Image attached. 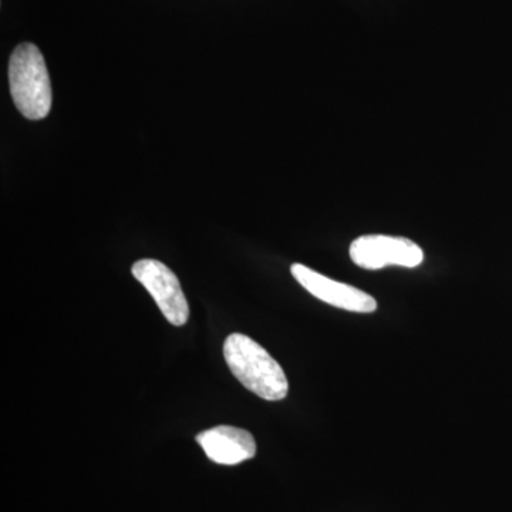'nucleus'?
Returning a JSON list of instances; mask_svg holds the SVG:
<instances>
[{
    "label": "nucleus",
    "mask_w": 512,
    "mask_h": 512,
    "mask_svg": "<svg viewBox=\"0 0 512 512\" xmlns=\"http://www.w3.org/2000/svg\"><path fill=\"white\" fill-rule=\"evenodd\" d=\"M229 370L249 392L261 399L278 402L288 394L284 369L258 342L242 333H232L224 343Z\"/></svg>",
    "instance_id": "f257e3e1"
},
{
    "label": "nucleus",
    "mask_w": 512,
    "mask_h": 512,
    "mask_svg": "<svg viewBox=\"0 0 512 512\" xmlns=\"http://www.w3.org/2000/svg\"><path fill=\"white\" fill-rule=\"evenodd\" d=\"M9 86L16 109L26 119L43 120L52 110V84L45 57L33 43H22L13 50Z\"/></svg>",
    "instance_id": "f03ea898"
},
{
    "label": "nucleus",
    "mask_w": 512,
    "mask_h": 512,
    "mask_svg": "<svg viewBox=\"0 0 512 512\" xmlns=\"http://www.w3.org/2000/svg\"><path fill=\"white\" fill-rule=\"evenodd\" d=\"M350 258L359 268L379 271L387 266L417 268L423 264V249L403 237L390 235H363L352 242Z\"/></svg>",
    "instance_id": "7ed1b4c3"
},
{
    "label": "nucleus",
    "mask_w": 512,
    "mask_h": 512,
    "mask_svg": "<svg viewBox=\"0 0 512 512\" xmlns=\"http://www.w3.org/2000/svg\"><path fill=\"white\" fill-rule=\"evenodd\" d=\"M134 278L150 292L165 319L174 326H184L190 308L177 275L157 259H140L133 265Z\"/></svg>",
    "instance_id": "20e7f679"
},
{
    "label": "nucleus",
    "mask_w": 512,
    "mask_h": 512,
    "mask_svg": "<svg viewBox=\"0 0 512 512\" xmlns=\"http://www.w3.org/2000/svg\"><path fill=\"white\" fill-rule=\"evenodd\" d=\"M291 272L293 278L319 301L343 309V311L376 312V299L369 293L355 288V286L333 281L328 276L319 274V272L313 271V269L302 264H293Z\"/></svg>",
    "instance_id": "39448f33"
},
{
    "label": "nucleus",
    "mask_w": 512,
    "mask_h": 512,
    "mask_svg": "<svg viewBox=\"0 0 512 512\" xmlns=\"http://www.w3.org/2000/svg\"><path fill=\"white\" fill-rule=\"evenodd\" d=\"M197 441L207 457L222 466H237L251 460L256 454V443L252 434L234 426H218L202 431L198 434Z\"/></svg>",
    "instance_id": "423d86ee"
}]
</instances>
